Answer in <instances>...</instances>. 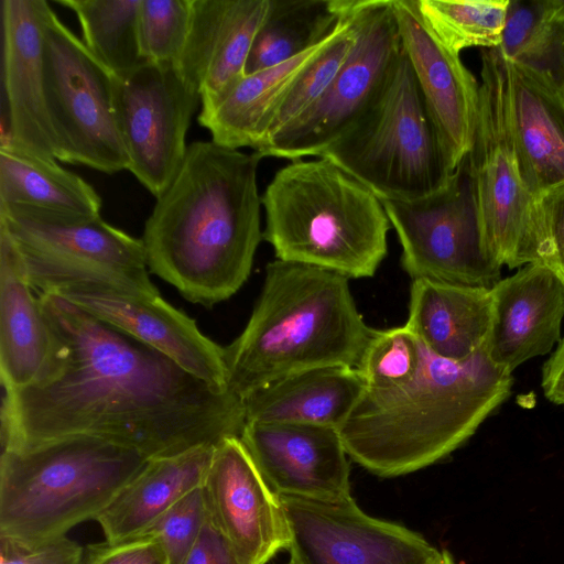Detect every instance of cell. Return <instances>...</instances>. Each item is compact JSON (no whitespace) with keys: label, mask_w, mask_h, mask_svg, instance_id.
<instances>
[{"label":"cell","mask_w":564,"mask_h":564,"mask_svg":"<svg viewBox=\"0 0 564 564\" xmlns=\"http://www.w3.org/2000/svg\"><path fill=\"white\" fill-rule=\"evenodd\" d=\"M199 95L176 65L144 62L115 76V106L129 170L158 198L187 152L186 134Z\"/></svg>","instance_id":"cell-13"},{"label":"cell","mask_w":564,"mask_h":564,"mask_svg":"<svg viewBox=\"0 0 564 564\" xmlns=\"http://www.w3.org/2000/svg\"><path fill=\"white\" fill-rule=\"evenodd\" d=\"M80 24L83 43L115 76L134 69L143 59L139 43L141 0H56Z\"/></svg>","instance_id":"cell-30"},{"label":"cell","mask_w":564,"mask_h":564,"mask_svg":"<svg viewBox=\"0 0 564 564\" xmlns=\"http://www.w3.org/2000/svg\"><path fill=\"white\" fill-rule=\"evenodd\" d=\"M208 519L207 499L202 486L177 501L143 534L160 542L169 564H183Z\"/></svg>","instance_id":"cell-36"},{"label":"cell","mask_w":564,"mask_h":564,"mask_svg":"<svg viewBox=\"0 0 564 564\" xmlns=\"http://www.w3.org/2000/svg\"><path fill=\"white\" fill-rule=\"evenodd\" d=\"M424 352L425 347L405 324L372 329L356 368L366 389L394 390L414 379L422 366Z\"/></svg>","instance_id":"cell-34"},{"label":"cell","mask_w":564,"mask_h":564,"mask_svg":"<svg viewBox=\"0 0 564 564\" xmlns=\"http://www.w3.org/2000/svg\"><path fill=\"white\" fill-rule=\"evenodd\" d=\"M349 279L275 259L241 334L224 347L230 390L241 399L278 379L329 366L355 367L372 333Z\"/></svg>","instance_id":"cell-4"},{"label":"cell","mask_w":564,"mask_h":564,"mask_svg":"<svg viewBox=\"0 0 564 564\" xmlns=\"http://www.w3.org/2000/svg\"><path fill=\"white\" fill-rule=\"evenodd\" d=\"M0 205L86 217L100 216L101 197L77 174L12 145H0Z\"/></svg>","instance_id":"cell-28"},{"label":"cell","mask_w":564,"mask_h":564,"mask_svg":"<svg viewBox=\"0 0 564 564\" xmlns=\"http://www.w3.org/2000/svg\"><path fill=\"white\" fill-rule=\"evenodd\" d=\"M555 269V268H554ZM557 274L560 275L561 280L563 281L564 283V270H558V269H555Z\"/></svg>","instance_id":"cell-44"},{"label":"cell","mask_w":564,"mask_h":564,"mask_svg":"<svg viewBox=\"0 0 564 564\" xmlns=\"http://www.w3.org/2000/svg\"><path fill=\"white\" fill-rule=\"evenodd\" d=\"M183 564H243L210 518Z\"/></svg>","instance_id":"cell-40"},{"label":"cell","mask_w":564,"mask_h":564,"mask_svg":"<svg viewBox=\"0 0 564 564\" xmlns=\"http://www.w3.org/2000/svg\"><path fill=\"white\" fill-rule=\"evenodd\" d=\"M84 550L67 535L40 542L0 535V564H82Z\"/></svg>","instance_id":"cell-37"},{"label":"cell","mask_w":564,"mask_h":564,"mask_svg":"<svg viewBox=\"0 0 564 564\" xmlns=\"http://www.w3.org/2000/svg\"><path fill=\"white\" fill-rule=\"evenodd\" d=\"M339 22L330 40L288 89L271 115L265 137L258 148L312 107L346 61L355 43V31L348 13V0H339Z\"/></svg>","instance_id":"cell-33"},{"label":"cell","mask_w":564,"mask_h":564,"mask_svg":"<svg viewBox=\"0 0 564 564\" xmlns=\"http://www.w3.org/2000/svg\"><path fill=\"white\" fill-rule=\"evenodd\" d=\"M339 18V0H271L246 74L281 64L322 43L335 31Z\"/></svg>","instance_id":"cell-29"},{"label":"cell","mask_w":564,"mask_h":564,"mask_svg":"<svg viewBox=\"0 0 564 564\" xmlns=\"http://www.w3.org/2000/svg\"><path fill=\"white\" fill-rule=\"evenodd\" d=\"M34 293L14 241L0 227V378L4 391L39 382L54 358L55 338Z\"/></svg>","instance_id":"cell-22"},{"label":"cell","mask_w":564,"mask_h":564,"mask_svg":"<svg viewBox=\"0 0 564 564\" xmlns=\"http://www.w3.org/2000/svg\"><path fill=\"white\" fill-rule=\"evenodd\" d=\"M82 564H169L160 542L142 534L119 542L104 541L84 550Z\"/></svg>","instance_id":"cell-38"},{"label":"cell","mask_w":564,"mask_h":564,"mask_svg":"<svg viewBox=\"0 0 564 564\" xmlns=\"http://www.w3.org/2000/svg\"><path fill=\"white\" fill-rule=\"evenodd\" d=\"M423 21L440 42L459 55L469 47L498 48L509 0H416Z\"/></svg>","instance_id":"cell-32"},{"label":"cell","mask_w":564,"mask_h":564,"mask_svg":"<svg viewBox=\"0 0 564 564\" xmlns=\"http://www.w3.org/2000/svg\"><path fill=\"white\" fill-rule=\"evenodd\" d=\"M491 292L492 318L485 348L496 366L512 373L560 343L564 283L551 264H525L496 283Z\"/></svg>","instance_id":"cell-21"},{"label":"cell","mask_w":564,"mask_h":564,"mask_svg":"<svg viewBox=\"0 0 564 564\" xmlns=\"http://www.w3.org/2000/svg\"><path fill=\"white\" fill-rule=\"evenodd\" d=\"M52 293L160 351L213 388L230 390L224 347L205 336L193 318L161 295L148 297L87 281L61 286Z\"/></svg>","instance_id":"cell-15"},{"label":"cell","mask_w":564,"mask_h":564,"mask_svg":"<svg viewBox=\"0 0 564 564\" xmlns=\"http://www.w3.org/2000/svg\"><path fill=\"white\" fill-rule=\"evenodd\" d=\"M429 564H455V561L447 550H440Z\"/></svg>","instance_id":"cell-43"},{"label":"cell","mask_w":564,"mask_h":564,"mask_svg":"<svg viewBox=\"0 0 564 564\" xmlns=\"http://www.w3.org/2000/svg\"><path fill=\"white\" fill-rule=\"evenodd\" d=\"M191 0H141L139 43L144 61L176 65L191 23Z\"/></svg>","instance_id":"cell-35"},{"label":"cell","mask_w":564,"mask_h":564,"mask_svg":"<svg viewBox=\"0 0 564 564\" xmlns=\"http://www.w3.org/2000/svg\"><path fill=\"white\" fill-rule=\"evenodd\" d=\"M542 389L547 400L564 404V337L543 366Z\"/></svg>","instance_id":"cell-41"},{"label":"cell","mask_w":564,"mask_h":564,"mask_svg":"<svg viewBox=\"0 0 564 564\" xmlns=\"http://www.w3.org/2000/svg\"><path fill=\"white\" fill-rule=\"evenodd\" d=\"M45 102L56 158L115 174L129 170L115 106V75L50 7L43 29Z\"/></svg>","instance_id":"cell-10"},{"label":"cell","mask_w":564,"mask_h":564,"mask_svg":"<svg viewBox=\"0 0 564 564\" xmlns=\"http://www.w3.org/2000/svg\"><path fill=\"white\" fill-rule=\"evenodd\" d=\"M355 43L323 96L254 150L261 158L319 156L383 83L402 50L391 0H348Z\"/></svg>","instance_id":"cell-12"},{"label":"cell","mask_w":564,"mask_h":564,"mask_svg":"<svg viewBox=\"0 0 564 564\" xmlns=\"http://www.w3.org/2000/svg\"><path fill=\"white\" fill-rule=\"evenodd\" d=\"M285 564H297L295 561H293L292 558H290V561Z\"/></svg>","instance_id":"cell-45"},{"label":"cell","mask_w":564,"mask_h":564,"mask_svg":"<svg viewBox=\"0 0 564 564\" xmlns=\"http://www.w3.org/2000/svg\"><path fill=\"white\" fill-rule=\"evenodd\" d=\"M551 18L564 26V0H545Z\"/></svg>","instance_id":"cell-42"},{"label":"cell","mask_w":564,"mask_h":564,"mask_svg":"<svg viewBox=\"0 0 564 564\" xmlns=\"http://www.w3.org/2000/svg\"><path fill=\"white\" fill-rule=\"evenodd\" d=\"M506 62L516 152L528 186L540 198L564 183V93L543 75Z\"/></svg>","instance_id":"cell-23"},{"label":"cell","mask_w":564,"mask_h":564,"mask_svg":"<svg viewBox=\"0 0 564 564\" xmlns=\"http://www.w3.org/2000/svg\"><path fill=\"white\" fill-rule=\"evenodd\" d=\"M398 30L422 97L452 166L473 144L479 84L459 55L447 50L423 21L416 0H391Z\"/></svg>","instance_id":"cell-19"},{"label":"cell","mask_w":564,"mask_h":564,"mask_svg":"<svg viewBox=\"0 0 564 564\" xmlns=\"http://www.w3.org/2000/svg\"><path fill=\"white\" fill-rule=\"evenodd\" d=\"M562 91L564 93V76H563Z\"/></svg>","instance_id":"cell-46"},{"label":"cell","mask_w":564,"mask_h":564,"mask_svg":"<svg viewBox=\"0 0 564 564\" xmlns=\"http://www.w3.org/2000/svg\"><path fill=\"white\" fill-rule=\"evenodd\" d=\"M148 460L93 435L1 449L0 535L29 542L66 535L96 520Z\"/></svg>","instance_id":"cell-6"},{"label":"cell","mask_w":564,"mask_h":564,"mask_svg":"<svg viewBox=\"0 0 564 564\" xmlns=\"http://www.w3.org/2000/svg\"><path fill=\"white\" fill-rule=\"evenodd\" d=\"M512 381L485 346L460 361L425 348L414 379L394 390L365 389L338 431L349 458L371 474L406 475L464 444L510 395Z\"/></svg>","instance_id":"cell-3"},{"label":"cell","mask_w":564,"mask_h":564,"mask_svg":"<svg viewBox=\"0 0 564 564\" xmlns=\"http://www.w3.org/2000/svg\"><path fill=\"white\" fill-rule=\"evenodd\" d=\"M333 33L291 59L246 74L220 99L202 107L198 122L209 131L212 141L229 149L256 150L265 137L274 109L295 79L327 45Z\"/></svg>","instance_id":"cell-27"},{"label":"cell","mask_w":564,"mask_h":564,"mask_svg":"<svg viewBox=\"0 0 564 564\" xmlns=\"http://www.w3.org/2000/svg\"><path fill=\"white\" fill-rule=\"evenodd\" d=\"M256 152L195 141L144 224L148 269L213 307L248 280L263 239Z\"/></svg>","instance_id":"cell-2"},{"label":"cell","mask_w":564,"mask_h":564,"mask_svg":"<svg viewBox=\"0 0 564 564\" xmlns=\"http://www.w3.org/2000/svg\"><path fill=\"white\" fill-rule=\"evenodd\" d=\"M498 50L506 61L543 75L562 90L564 26L551 18L545 0H509Z\"/></svg>","instance_id":"cell-31"},{"label":"cell","mask_w":564,"mask_h":564,"mask_svg":"<svg viewBox=\"0 0 564 564\" xmlns=\"http://www.w3.org/2000/svg\"><path fill=\"white\" fill-rule=\"evenodd\" d=\"M540 206L552 248L549 264L564 270V183L542 194Z\"/></svg>","instance_id":"cell-39"},{"label":"cell","mask_w":564,"mask_h":564,"mask_svg":"<svg viewBox=\"0 0 564 564\" xmlns=\"http://www.w3.org/2000/svg\"><path fill=\"white\" fill-rule=\"evenodd\" d=\"M263 240L275 259L348 279L371 278L388 253L382 200L332 160H293L261 195Z\"/></svg>","instance_id":"cell-5"},{"label":"cell","mask_w":564,"mask_h":564,"mask_svg":"<svg viewBox=\"0 0 564 564\" xmlns=\"http://www.w3.org/2000/svg\"><path fill=\"white\" fill-rule=\"evenodd\" d=\"M204 490L210 521L243 564H267L289 550L291 532L281 499L239 436L215 446Z\"/></svg>","instance_id":"cell-16"},{"label":"cell","mask_w":564,"mask_h":564,"mask_svg":"<svg viewBox=\"0 0 564 564\" xmlns=\"http://www.w3.org/2000/svg\"><path fill=\"white\" fill-rule=\"evenodd\" d=\"M0 227L14 241L37 294L75 282H97L160 296L141 239L106 223L19 205H0Z\"/></svg>","instance_id":"cell-9"},{"label":"cell","mask_w":564,"mask_h":564,"mask_svg":"<svg viewBox=\"0 0 564 564\" xmlns=\"http://www.w3.org/2000/svg\"><path fill=\"white\" fill-rule=\"evenodd\" d=\"M271 0H191L186 41L176 63L202 107L220 99L245 75Z\"/></svg>","instance_id":"cell-20"},{"label":"cell","mask_w":564,"mask_h":564,"mask_svg":"<svg viewBox=\"0 0 564 564\" xmlns=\"http://www.w3.org/2000/svg\"><path fill=\"white\" fill-rule=\"evenodd\" d=\"M216 445L149 459L95 520L106 541L143 534L177 501L204 486Z\"/></svg>","instance_id":"cell-25"},{"label":"cell","mask_w":564,"mask_h":564,"mask_svg":"<svg viewBox=\"0 0 564 564\" xmlns=\"http://www.w3.org/2000/svg\"><path fill=\"white\" fill-rule=\"evenodd\" d=\"M366 389L355 367L300 371L242 399L246 422L315 424L339 429Z\"/></svg>","instance_id":"cell-26"},{"label":"cell","mask_w":564,"mask_h":564,"mask_svg":"<svg viewBox=\"0 0 564 564\" xmlns=\"http://www.w3.org/2000/svg\"><path fill=\"white\" fill-rule=\"evenodd\" d=\"M466 159V158H465ZM411 280L491 289L501 268L486 251L466 160L443 189L415 200H382Z\"/></svg>","instance_id":"cell-11"},{"label":"cell","mask_w":564,"mask_h":564,"mask_svg":"<svg viewBox=\"0 0 564 564\" xmlns=\"http://www.w3.org/2000/svg\"><path fill=\"white\" fill-rule=\"evenodd\" d=\"M492 307L491 289L412 280L405 325L432 354L460 361L486 345Z\"/></svg>","instance_id":"cell-24"},{"label":"cell","mask_w":564,"mask_h":564,"mask_svg":"<svg viewBox=\"0 0 564 564\" xmlns=\"http://www.w3.org/2000/svg\"><path fill=\"white\" fill-rule=\"evenodd\" d=\"M55 338L39 382L6 390L1 449L70 435L104 437L148 459L239 436L243 401L55 293L37 294Z\"/></svg>","instance_id":"cell-1"},{"label":"cell","mask_w":564,"mask_h":564,"mask_svg":"<svg viewBox=\"0 0 564 564\" xmlns=\"http://www.w3.org/2000/svg\"><path fill=\"white\" fill-rule=\"evenodd\" d=\"M46 0H2V110L0 145L57 160L43 72Z\"/></svg>","instance_id":"cell-17"},{"label":"cell","mask_w":564,"mask_h":564,"mask_svg":"<svg viewBox=\"0 0 564 564\" xmlns=\"http://www.w3.org/2000/svg\"><path fill=\"white\" fill-rule=\"evenodd\" d=\"M480 78L476 129L465 160L486 251L500 268L550 263L540 198L528 186L516 152L508 67L498 48L482 51Z\"/></svg>","instance_id":"cell-8"},{"label":"cell","mask_w":564,"mask_h":564,"mask_svg":"<svg viewBox=\"0 0 564 564\" xmlns=\"http://www.w3.org/2000/svg\"><path fill=\"white\" fill-rule=\"evenodd\" d=\"M297 564H429L440 550L421 534L373 518L351 496L311 500L279 496Z\"/></svg>","instance_id":"cell-14"},{"label":"cell","mask_w":564,"mask_h":564,"mask_svg":"<svg viewBox=\"0 0 564 564\" xmlns=\"http://www.w3.org/2000/svg\"><path fill=\"white\" fill-rule=\"evenodd\" d=\"M240 440L278 496L311 500L350 496L349 456L338 429L246 422Z\"/></svg>","instance_id":"cell-18"},{"label":"cell","mask_w":564,"mask_h":564,"mask_svg":"<svg viewBox=\"0 0 564 564\" xmlns=\"http://www.w3.org/2000/svg\"><path fill=\"white\" fill-rule=\"evenodd\" d=\"M319 156L381 200L430 196L446 187L456 171L403 48L369 102Z\"/></svg>","instance_id":"cell-7"}]
</instances>
